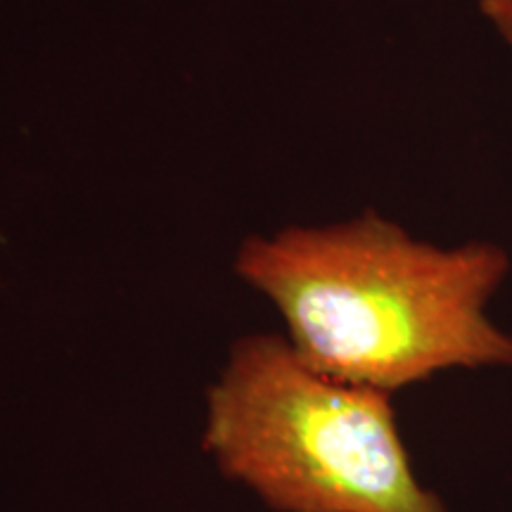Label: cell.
Instances as JSON below:
<instances>
[{"mask_svg":"<svg viewBox=\"0 0 512 512\" xmlns=\"http://www.w3.org/2000/svg\"><path fill=\"white\" fill-rule=\"evenodd\" d=\"M235 273L273 304L309 366L394 396L451 370L512 368V332L489 316L510 273L496 242L441 247L375 211L254 235Z\"/></svg>","mask_w":512,"mask_h":512,"instance_id":"obj_1","label":"cell"},{"mask_svg":"<svg viewBox=\"0 0 512 512\" xmlns=\"http://www.w3.org/2000/svg\"><path fill=\"white\" fill-rule=\"evenodd\" d=\"M202 446L273 512H451L415 472L392 396L320 373L285 335L235 339Z\"/></svg>","mask_w":512,"mask_h":512,"instance_id":"obj_2","label":"cell"},{"mask_svg":"<svg viewBox=\"0 0 512 512\" xmlns=\"http://www.w3.org/2000/svg\"><path fill=\"white\" fill-rule=\"evenodd\" d=\"M479 10L512 48V0H479Z\"/></svg>","mask_w":512,"mask_h":512,"instance_id":"obj_3","label":"cell"}]
</instances>
